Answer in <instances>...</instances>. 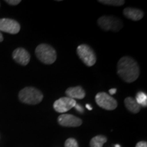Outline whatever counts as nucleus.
<instances>
[{
	"label": "nucleus",
	"instance_id": "aec40b11",
	"mask_svg": "<svg viewBox=\"0 0 147 147\" xmlns=\"http://www.w3.org/2000/svg\"><path fill=\"white\" fill-rule=\"evenodd\" d=\"M74 108H76V110L77 111L79 112V113H82L84 112V108L82 106H81V105H80V104H76V106H74Z\"/></svg>",
	"mask_w": 147,
	"mask_h": 147
},
{
	"label": "nucleus",
	"instance_id": "b1692460",
	"mask_svg": "<svg viewBox=\"0 0 147 147\" xmlns=\"http://www.w3.org/2000/svg\"><path fill=\"white\" fill-rule=\"evenodd\" d=\"M115 147H121V146H120V145L117 144V145H116V146H115Z\"/></svg>",
	"mask_w": 147,
	"mask_h": 147
},
{
	"label": "nucleus",
	"instance_id": "5701e85b",
	"mask_svg": "<svg viewBox=\"0 0 147 147\" xmlns=\"http://www.w3.org/2000/svg\"><path fill=\"white\" fill-rule=\"evenodd\" d=\"M3 40V35L1 34V33L0 32V42H1Z\"/></svg>",
	"mask_w": 147,
	"mask_h": 147
},
{
	"label": "nucleus",
	"instance_id": "f8f14e48",
	"mask_svg": "<svg viewBox=\"0 0 147 147\" xmlns=\"http://www.w3.org/2000/svg\"><path fill=\"white\" fill-rule=\"evenodd\" d=\"M123 14L125 17L134 21L141 20L144 16V12L141 10L134 8H126L123 10Z\"/></svg>",
	"mask_w": 147,
	"mask_h": 147
},
{
	"label": "nucleus",
	"instance_id": "2eb2a0df",
	"mask_svg": "<svg viewBox=\"0 0 147 147\" xmlns=\"http://www.w3.org/2000/svg\"><path fill=\"white\" fill-rule=\"evenodd\" d=\"M136 101L138 104L142 107H146L147 106V95L145 93L142 91L138 92L136 95Z\"/></svg>",
	"mask_w": 147,
	"mask_h": 147
},
{
	"label": "nucleus",
	"instance_id": "1a4fd4ad",
	"mask_svg": "<svg viewBox=\"0 0 147 147\" xmlns=\"http://www.w3.org/2000/svg\"><path fill=\"white\" fill-rule=\"evenodd\" d=\"M57 121L60 125L68 127H76L80 126L82 123V121L78 117L70 114H63L59 116Z\"/></svg>",
	"mask_w": 147,
	"mask_h": 147
},
{
	"label": "nucleus",
	"instance_id": "a211bd4d",
	"mask_svg": "<svg viewBox=\"0 0 147 147\" xmlns=\"http://www.w3.org/2000/svg\"><path fill=\"white\" fill-rule=\"evenodd\" d=\"M5 2H6L8 4L12 5H18V3L21 2V0H5Z\"/></svg>",
	"mask_w": 147,
	"mask_h": 147
},
{
	"label": "nucleus",
	"instance_id": "f257e3e1",
	"mask_svg": "<svg viewBox=\"0 0 147 147\" xmlns=\"http://www.w3.org/2000/svg\"><path fill=\"white\" fill-rule=\"evenodd\" d=\"M117 74L128 83L136 81L140 75L138 64L130 57H123L117 63Z\"/></svg>",
	"mask_w": 147,
	"mask_h": 147
},
{
	"label": "nucleus",
	"instance_id": "6ab92c4d",
	"mask_svg": "<svg viewBox=\"0 0 147 147\" xmlns=\"http://www.w3.org/2000/svg\"><path fill=\"white\" fill-rule=\"evenodd\" d=\"M136 147H147V142L146 141H140L137 143Z\"/></svg>",
	"mask_w": 147,
	"mask_h": 147
},
{
	"label": "nucleus",
	"instance_id": "f03ea898",
	"mask_svg": "<svg viewBox=\"0 0 147 147\" xmlns=\"http://www.w3.org/2000/svg\"><path fill=\"white\" fill-rule=\"evenodd\" d=\"M43 94L40 90L32 87H27L21 90L18 93V99L24 104L36 105L43 100Z\"/></svg>",
	"mask_w": 147,
	"mask_h": 147
},
{
	"label": "nucleus",
	"instance_id": "dca6fc26",
	"mask_svg": "<svg viewBox=\"0 0 147 147\" xmlns=\"http://www.w3.org/2000/svg\"><path fill=\"white\" fill-rule=\"evenodd\" d=\"M98 2L102 4L114 5V6H121L125 3L123 0H99Z\"/></svg>",
	"mask_w": 147,
	"mask_h": 147
},
{
	"label": "nucleus",
	"instance_id": "7ed1b4c3",
	"mask_svg": "<svg viewBox=\"0 0 147 147\" xmlns=\"http://www.w3.org/2000/svg\"><path fill=\"white\" fill-rule=\"evenodd\" d=\"M37 58L42 63L51 65L57 59V53L54 48L47 44H41L35 50Z\"/></svg>",
	"mask_w": 147,
	"mask_h": 147
},
{
	"label": "nucleus",
	"instance_id": "39448f33",
	"mask_svg": "<svg viewBox=\"0 0 147 147\" xmlns=\"http://www.w3.org/2000/svg\"><path fill=\"white\" fill-rule=\"evenodd\" d=\"M76 52L79 58L86 65L91 67L96 63V55L89 46L87 45H79L77 48Z\"/></svg>",
	"mask_w": 147,
	"mask_h": 147
},
{
	"label": "nucleus",
	"instance_id": "9d476101",
	"mask_svg": "<svg viewBox=\"0 0 147 147\" xmlns=\"http://www.w3.org/2000/svg\"><path fill=\"white\" fill-rule=\"evenodd\" d=\"M12 58L20 65H27L30 61V55L23 48H18L12 53Z\"/></svg>",
	"mask_w": 147,
	"mask_h": 147
},
{
	"label": "nucleus",
	"instance_id": "4be33fe9",
	"mask_svg": "<svg viewBox=\"0 0 147 147\" xmlns=\"http://www.w3.org/2000/svg\"><path fill=\"white\" fill-rule=\"evenodd\" d=\"M86 108H87L89 110H91L92 109H93L91 107V106L89 105V104H86Z\"/></svg>",
	"mask_w": 147,
	"mask_h": 147
},
{
	"label": "nucleus",
	"instance_id": "20e7f679",
	"mask_svg": "<svg viewBox=\"0 0 147 147\" xmlns=\"http://www.w3.org/2000/svg\"><path fill=\"white\" fill-rule=\"evenodd\" d=\"M99 26L104 31L119 32L123 27V23L120 19L113 16H102L99 18Z\"/></svg>",
	"mask_w": 147,
	"mask_h": 147
},
{
	"label": "nucleus",
	"instance_id": "412c9836",
	"mask_svg": "<svg viewBox=\"0 0 147 147\" xmlns=\"http://www.w3.org/2000/svg\"><path fill=\"white\" fill-rule=\"evenodd\" d=\"M116 93H117V89H110L109 90V93L110 95H115Z\"/></svg>",
	"mask_w": 147,
	"mask_h": 147
},
{
	"label": "nucleus",
	"instance_id": "0eeeda50",
	"mask_svg": "<svg viewBox=\"0 0 147 147\" xmlns=\"http://www.w3.org/2000/svg\"><path fill=\"white\" fill-rule=\"evenodd\" d=\"M21 25L15 20L11 18H0V31L10 34H16L20 32Z\"/></svg>",
	"mask_w": 147,
	"mask_h": 147
},
{
	"label": "nucleus",
	"instance_id": "423d86ee",
	"mask_svg": "<svg viewBox=\"0 0 147 147\" xmlns=\"http://www.w3.org/2000/svg\"><path fill=\"white\" fill-rule=\"evenodd\" d=\"M95 102L100 108L106 110H113L118 106L117 101L105 92H100L95 95Z\"/></svg>",
	"mask_w": 147,
	"mask_h": 147
},
{
	"label": "nucleus",
	"instance_id": "6e6552de",
	"mask_svg": "<svg viewBox=\"0 0 147 147\" xmlns=\"http://www.w3.org/2000/svg\"><path fill=\"white\" fill-rule=\"evenodd\" d=\"M76 104L75 100L67 97H63L55 101L53 104V108L57 113H64L74 107Z\"/></svg>",
	"mask_w": 147,
	"mask_h": 147
},
{
	"label": "nucleus",
	"instance_id": "f3484780",
	"mask_svg": "<svg viewBox=\"0 0 147 147\" xmlns=\"http://www.w3.org/2000/svg\"><path fill=\"white\" fill-rule=\"evenodd\" d=\"M65 147H78V142H77L76 139L70 138L66 140L65 142Z\"/></svg>",
	"mask_w": 147,
	"mask_h": 147
},
{
	"label": "nucleus",
	"instance_id": "4468645a",
	"mask_svg": "<svg viewBox=\"0 0 147 147\" xmlns=\"http://www.w3.org/2000/svg\"><path fill=\"white\" fill-rule=\"evenodd\" d=\"M106 141H107V138L104 136H96L93 137L90 141V147H103V145L106 142Z\"/></svg>",
	"mask_w": 147,
	"mask_h": 147
},
{
	"label": "nucleus",
	"instance_id": "9b49d317",
	"mask_svg": "<svg viewBox=\"0 0 147 147\" xmlns=\"http://www.w3.org/2000/svg\"><path fill=\"white\" fill-rule=\"evenodd\" d=\"M65 94L67 97L73 99H78V100H82L85 97V91L83 88L80 86H77L74 87H69L65 91Z\"/></svg>",
	"mask_w": 147,
	"mask_h": 147
},
{
	"label": "nucleus",
	"instance_id": "ddd939ff",
	"mask_svg": "<svg viewBox=\"0 0 147 147\" xmlns=\"http://www.w3.org/2000/svg\"><path fill=\"white\" fill-rule=\"evenodd\" d=\"M125 106L129 111L134 114L138 113L140 111L141 106L138 104L136 101L131 97H127L125 99Z\"/></svg>",
	"mask_w": 147,
	"mask_h": 147
}]
</instances>
